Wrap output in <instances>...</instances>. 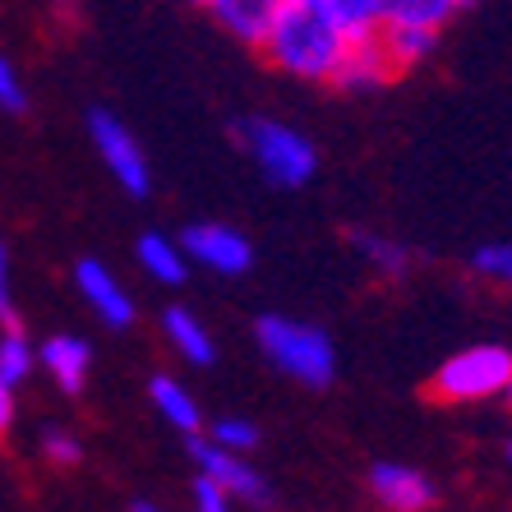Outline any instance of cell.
<instances>
[{
  "instance_id": "cell-1",
  "label": "cell",
  "mask_w": 512,
  "mask_h": 512,
  "mask_svg": "<svg viewBox=\"0 0 512 512\" xmlns=\"http://www.w3.org/2000/svg\"><path fill=\"white\" fill-rule=\"evenodd\" d=\"M351 37L337 28V19L323 10V0H282L273 14V28L259 42L263 60L286 79L300 84H333V70Z\"/></svg>"
},
{
  "instance_id": "cell-2",
  "label": "cell",
  "mask_w": 512,
  "mask_h": 512,
  "mask_svg": "<svg viewBox=\"0 0 512 512\" xmlns=\"http://www.w3.org/2000/svg\"><path fill=\"white\" fill-rule=\"evenodd\" d=\"M259 351L273 360L286 379L305 383V388H328L337 379V351L333 337L323 333L319 323L286 319V314H263L254 323Z\"/></svg>"
},
{
  "instance_id": "cell-3",
  "label": "cell",
  "mask_w": 512,
  "mask_h": 512,
  "mask_svg": "<svg viewBox=\"0 0 512 512\" xmlns=\"http://www.w3.org/2000/svg\"><path fill=\"white\" fill-rule=\"evenodd\" d=\"M240 148L250 153V162L263 171V180H273L277 190H300L310 185L319 171V153L300 130L282 125L273 116H245L236 125Z\"/></svg>"
},
{
  "instance_id": "cell-4",
  "label": "cell",
  "mask_w": 512,
  "mask_h": 512,
  "mask_svg": "<svg viewBox=\"0 0 512 512\" xmlns=\"http://www.w3.org/2000/svg\"><path fill=\"white\" fill-rule=\"evenodd\" d=\"M512 383V351L499 342H476L448 356L439 370L429 374V397L448 406H471L503 397Z\"/></svg>"
},
{
  "instance_id": "cell-5",
  "label": "cell",
  "mask_w": 512,
  "mask_h": 512,
  "mask_svg": "<svg viewBox=\"0 0 512 512\" xmlns=\"http://www.w3.org/2000/svg\"><path fill=\"white\" fill-rule=\"evenodd\" d=\"M88 139H93L102 167L111 171V180H116L120 190L130 194V199H148V190H153V167H148V153L139 148V139L125 130V120L97 107L93 116H88Z\"/></svg>"
},
{
  "instance_id": "cell-6",
  "label": "cell",
  "mask_w": 512,
  "mask_h": 512,
  "mask_svg": "<svg viewBox=\"0 0 512 512\" xmlns=\"http://www.w3.org/2000/svg\"><path fill=\"white\" fill-rule=\"evenodd\" d=\"M180 250H185L190 263H199V268H208L217 277H240V273H250V263H254L250 236L227 227V222H194V227H185Z\"/></svg>"
},
{
  "instance_id": "cell-7",
  "label": "cell",
  "mask_w": 512,
  "mask_h": 512,
  "mask_svg": "<svg viewBox=\"0 0 512 512\" xmlns=\"http://www.w3.org/2000/svg\"><path fill=\"white\" fill-rule=\"evenodd\" d=\"M190 453H194L199 476L217 480L231 499H245V503H268V499H273L268 480H263L250 462H245V453H227V448H217L213 439H194V434H190Z\"/></svg>"
},
{
  "instance_id": "cell-8",
  "label": "cell",
  "mask_w": 512,
  "mask_h": 512,
  "mask_svg": "<svg viewBox=\"0 0 512 512\" xmlns=\"http://www.w3.org/2000/svg\"><path fill=\"white\" fill-rule=\"evenodd\" d=\"M365 485H370L374 503L388 512H429L434 508V480L406 462H374Z\"/></svg>"
},
{
  "instance_id": "cell-9",
  "label": "cell",
  "mask_w": 512,
  "mask_h": 512,
  "mask_svg": "<svg viewBox=\"0 0 512 512\" xmlns=\"http://www.w3.org/2000/svg\"><path fill=\"white\" fill-rule=\"evenodd\" d=\"M74 286H79V300H88V310L107 323V328H130L134 323L130 291L120 286V277L111 273L102 259H79L74 263Z\"/></svg>"
},
{
  "instance_id": "cell-10",
  "label": "cell",
  "mask_w": 512,
  "mask_h": 512,
  "mask_svg": "<svg viewBox=\"0 0 512 512\" xmlns=\"http://www.w3.org/2000/svg\"><path fill=\"white\" fill-rule=\"evenodd\" d=\"M393 79H397V70H393V60H388V51H383L379 33L351 37L333 70V88H342V93H374V88H388Z\"/></svg>"
},
{
  "instance_id": "cell-11",
  "label": "cell",
  "mask_w": 512,
  "mask_h": 512,
  "mask_svg": "<svg viewBox=\"0 0 512 512\" xmlns=\"http://www.w3.org/2000/svg\"><path fill=\"white\" fill-rule=\"evenodd\" d=\"M199 5L213 14L217 28H227V37H236L240 47L259 51V42L273 28V14L282 0H199Z\"/></svg>"
},
{
  "instance_id": "cell-12",
  "label": "cell",
  "mask_w": 512,
  "mask_h": 512,
  "mask_svg": "<svg viewBox=\"0 0 512 512\" xmlns=\"http://www.w3.org/2000/svg\"><path fill=\"white\" fill-rule=\"evenodd\" d=\"M37 360H42V370L56 379L60 393H84L88 365H93V351H88L84 337H74V333L47 337V342H42V351H37Z\"/></svg>"
},
{
  "instance_id": "cell-13",
  "label": "cell",
  "mask_w": 512,
  "mask_h": 512,
  "mask_svg": "<svg viewBox=\"0 0 512 512\" xmlns=\"http://www.w3.org/2000/svg\"><path fill=\"white\" fill-rule=\"evenodd\" d=\"M134 259H139V268L153 282L162 286H180L185 277H190V259H185V250H180L171 236H162V231H143L139 240H134Z\"/></svg>"
},
{
  "instance_id": "cell-14",
  "label": "cell",
  "mask_w": 512,
  "mask_h": 512,
  "mask_svg": "<svg viewBox=\"0 0 512 512\" xmlns=\"http://www.w3.org/2000/svg\"><path fill=\"white\" fill-rule=\"evenodd\" d=\"M148 402H153V411H162V420H167L171 429H180V434H199L203 429V411H199V402H194V393L180 379H171V374H153Z\"/></svg>"
},
{
  "instance_id": "cell-15",
  "label": "cell",
  "mask_w": 512,
  "mask_h": 512,
  "mask_svg": "<svg viewBox=\"0 0 512 512\" xmlns=\"http://www.w3.org/2000/svg\"><path fill=\"white\" fill-rule=\"evenodd\" d=\"M379 42H383V51H388V60H393V70L406 74V70H416V65H425V60L434 56V47H439V28L379 24Z\"/></svg>"
},
{
  "instance_id": "cell-16",
  "label": "cell",
  "mask_w": 512,
  "mask_h": 512,
  "mask_svg": "<svg viewBox=\"0 0 512 512\" xmlns=\"http://www.w3.org/2000/svg\"><path fill=\"white\" fill-rule=\"evenodd\" d=\"M162 337H167V342L176 346V356L190 360V365H213V356H217L213 333H208L185 305H171V310L162 314Z\"/></svg>"
},
{
  "instance_id": "cell-17",
  "label": "cell",
  "mask_w": 512,
  "mask_h": 512,
  "mask_svg": "<svg viewBox=\"0 0 512 512\" xmlns=\"http://www.w3.org/2000/svg\"><path fill=\"white\" fill-rule=\"evenodd\" d=\"M457 0H379V24H416V28H448Z\"/></svg>"
},
{
  "instance_id": "cell-18",
  "label": "cell",
  "mask_w": 512,
  "mask_h": 512,
  "mask_svg": "<svg viewBox=\"0 0 512 512\" xmlns=\"http://www.w3.org/2000/svg\"><path fill=\"white\" fill-rule=\"evenodd\" d=\"M33 365H37V346L28 342V333L19 328V323H10L5 333H0V374H5V383H19L33 374Z\"/></svg>"
},
{
  "instance_id": "cell-19",
  "label": "cell",
  "mask_w": 512,
  "mask_h": 512,
  "mask_svg": "<svg viewBox=\"0 0 512 512\" xmlns=\"http://www.w3.org/2000/svg\"><path fill=\"white\" fill-rule=\"evenodd\" d=\"M356 250L365 254V259L379 268L383 277H402V273H411V250L406 245H397V240H388V236H370V231H356Z\"/></svg>"
},
{
  "instance_id": "cell-20",
  "label": "cell",
  "mask_w": 512,
  "mask_h": 512,
  "mask_svg": "<svg viewBox=\"0 0 512 512\" xmlns=\"http://www.w3.org/2000/svg\"><path fill=\"white\" fill-rule=\"evenodd\" d=\"M323 10L333 14L346 37L379 33V0H323Z\"/></svg>"
},
{
  "instance_id": "cell-21",
  "label": "cell",
  "mask_w": 512,
  "mask_h": 512,
  "mask_svg": "<svg viewBox=\"0 0 512 512\" xmlns=\"http://www.w3.org/2000/svg\"><path fill=\"white\" fill-rule=\"evenodd\" d=\"M471 273L499 282L503 291H512V240H494V245H480L471 254Z\"/></svg>"
},
{
  "instance_id": "cell-22",
  "label": "cell",
  "mask_w": 512,
  "mask_h": 512,
  "mask_svg": "<svg viewBox=\"0 0 512 512\" xmlns=\"http://www.w3.org/2000/svg\"><path fill=\"white\" fill-rule=\"evenodd\" d=\"M208 439L217 448H227V453H250V448H259V425L245 416H222V420H213Z\"/></svg>"
},
{
  "instance_id": "cell-23",
  "label": "cell",
  "mask_w": 512,
  "mask_h": 512,
  "mask_svg": "<svg viewBox=\"0 0 512 512\" xmlns=\"http://www.w3.org/2000/svg\"><path fill=\"white\" fill-rule=\"evenodd\" d=\"M42 453H47V462H56V466H79V457H84V443L74 439L70 429L51 425V429H42Z\"/></svg>"
},
{
  "instance_id": "cell-24",
  "label": "cell",
  "mask_w": 512,
  "mask_h": 512,
  "mask_svg": "<svg viewBox=\"0 0 512 512\" xmlns=\"http://www.w3.org/2000/svg\"><path fill=\"white\" fill-rule=\"evenodd\" d=\"M190 503H194V512H231V494L217 485V480H208V476L194 480Z\"/></svg>"
},
{
  "instance_id": "cell-25",
  "label": "cell",
  "mask_w": 512,
  "mask_h": 512,
  "mask_svg": "<svg viewBox=\"0 0 512 512\" xmlns=\"http://www.w3.org/2000/svg\"><path fill=\"white\" fill-rule=\"evenodd\" d=\"M0 107L5 111H24L28 107L24 84H19V74H14V65L5 56H0Z\"/></svg>"
},
{
  "instance_id": "cell-26",
  "label": "cell",
  "mask_w": 512,
  "mask_h": 512,
  "mask_svg": "<svg viewBox=\"0 0 512 512\" xmlns=\"http://www.w3.org/2000/svg\"><path fill=\"white\" fill-rule=\"evenodd\" d=\"M0 323L10 328L14 319V300H10V250H5V240H0Z\"/></svg>"
},
{
  "instance_id": "cell-27",
  "label": "cell",
  "mask_w": 512,
  "mask_h": 512,
  "mask_svg": "<svg viewBox=\"0 0 512 512\" xmlns=\"http://www.w3.org/2000/svg\"><path fill=\"white\" fill-rule=\"evenodd\" d=\"M14 425V383H5V374H0V434Z\"/></svg>"
},
{
  "instance_id": "cell-28",
  "label": "cell",
  "mask_w": 512,
  "mask_h": 512,
  "mask_svg": "<svg viewBox=\"0 0 512 512\" xmlns=\"http://www.w3.org/2000/svg\"><path fill=\"white\" fill-rule=\"evenodd\" d=\"M125 512H162V508H157V503H148V499H134Z\"/></svg>"
},
{
  "instance_id": "cell-29",
  "label": "cell",
  "mask_w": 512,
  "mask_h": 512,
  "mask_svg": "<svg viewBox=\"0 0 512 512\" xmlns=\"http://www.w3.org/2000/svg\"><path fill=\"white\" fill-rule=\"evenodd\" d=\"M462 5H476V0H457V10H462Z\"/></svg>"
},
{
  "instance_id": "cell-30",
  "label": "cell",
  "mask_w": 512,
  "mask_h": 512,
  "mask_svg": "<svg viewBox=\"0 0 512 512\" xmlns=\"http://www.w3.org/2000/svg\"><path fill=\"white\" fill-rule=\"evenodd\" d=\"M503 397H508V406H512V383H508V393H503Z\"/></svg>"
},
{
  "instance_id": "cell-31",
  "label": "cell",
  "mask_w": 512,
  "mask_h": 512,
  "mask_svg": "<svg viewBox=\"0 0 512 512\" xmlns=\"http://www.w3.org/2000/svg\"><path fill=\"white\" fill-rule=\"evenodd\" d=\"M508 466H512V439H508Z\"/></svg>"
}]
</instances>
